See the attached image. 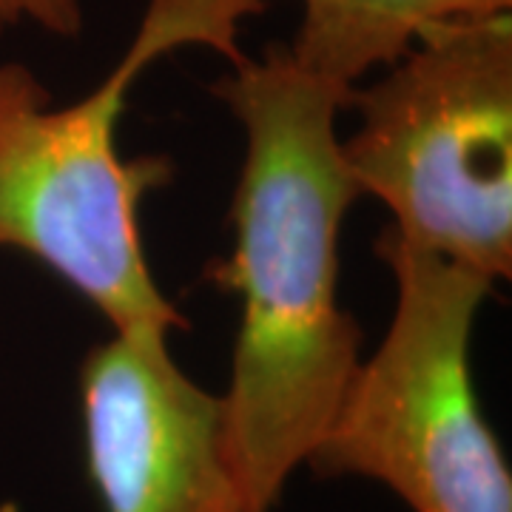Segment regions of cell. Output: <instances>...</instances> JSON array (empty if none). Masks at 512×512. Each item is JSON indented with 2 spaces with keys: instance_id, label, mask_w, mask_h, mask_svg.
Listing matches in <instances>:
<instances>
[{
  "instance_id": "obj_1",
  "label": "cell",
  "mask_w": 512,
  "mask_h": 512,
  "mask_svg": "<svg viewBox=\"0 0 512 512\" xmlns=\"http://www.w3.org/2000/svg\"><path fill=\"white\" fill-rule=\"evenodd\" d=\"M353 92L302 72L285 43L211 83L245 137L234 248L208 271L242 302L220 399L239 476L268 512L362 365V328L339 299V239L359 188L336 123Z\"/></svg>"
},
{
  "instance_id": "obj_2",
  "label": "cell",
  "mask_w": 512,
  "mask_h": 512,
  "mask_svg": "<svg viewBox=\"0 0 512 512\" xmlns=\"http://www.w3.org/2000/svg\"><path fill=\"white\" fill-rule=\"evenodd\" d=\"M271 0H146L134 37L92 92L57 103L26 63H0V251H20L77 291L114 333L188 328L148 268L143 200L168 157L120 154L117 128L140 77L180 49L239 63L242 23Z\"/></svg>"
},
{
  "instance_id": "obj_3",
  "label": "cell",
  "mask_w": 512,
  "mask_h": 512,
  "mask_svg": "<svg viewBox=\"0 0 512 512\" xmlns=\"http://www.w3.org/2000/svg\"><path fill=\"white\" fill-rule=\"evenodd\" d=\"M342 160L407 245L512 276V12L444 23L350 97Z\"/></svg>"
},
{
  "instance_id": "obj_4",
  "label": "cell",
  "mask_w": 512,
  "mask_h": 512,
  "mask_svg": "<svg viewBox=\"0 0 512 512\" xmlns=\"http://www.w3.org/2000/svg\"><path fill=\"white\" fill-rule=\"evenodd\" d=\"M396 282L390 328L350 379L305 467L365 478L410 512H512V470L478 402L470 348L493 282L407 245L384 225Z\"/></svg>"
},
{
  "instance_id": "obj_5",
  "label": "cell",
  "mask_w": 512,
  "mask_h": 512,
  "mask_svg": "<svg viewBox=\"0 0 512 512\" xmlns=\"http://www.w3.org/2000/svg\"><path fill=\"white\" fill-rule=\"evenodd\" d=\"M77 390L103 512H268L234 464L222 399L174 362L168 333H111L86 353Z\"/></svg>"
},
{
  "instance_id": "obj_6",
  "label": "cell",
  "mask_w": 512,
  "mask_h": 512,
  "mask_svg": "<svg viewBox=\"0 0 512 512\" xmlns=\"http://www.w3.org/2000/svg\"><path fill=\"white\" fill-rule=\"evenodd\" d=\"M507 12L512 0H302L285 49L302 72L353 92L407 55L424 32Z\"/></svg>"
},
{
  "instance_id": "obj_7",
  "label": "cell",
  "mask_w": 512,
  "mask_h": 512,
  "mask_svg": "<svg viewBox=\"0 0 512 512\" xmlns=\"http://www.w3.org/2000/svg\"><path fill=\"white\" fill-rule=\"evenodd\" d=\"M23 26L60 40H74L86 26L83 0H0V35Z\"/></svg>"
}]
</instances>
